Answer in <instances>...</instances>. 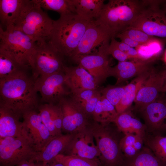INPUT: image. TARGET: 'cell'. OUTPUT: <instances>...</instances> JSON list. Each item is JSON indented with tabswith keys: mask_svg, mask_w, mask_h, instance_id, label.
I'll use <instances>...</instances> for the list:
<instances>
[{
	"mask_svg": "<svg viewBox=\"0 0 166 166\" xmlns=\"http://www.w3.org/2000/svg\"><path fill=\"white\" fill-rule=\"evenodd\" d=\"M35 81L27 70L0 79V106L12 110L22 117L26 112L38 109Z\"/></svg>",
	"mask_w": 166,
	"mask_h": 166,
	"instance_id": "cell-1",
	"label": "cell"
},
{
	"mask_svg": "<svg viewBox=\"0 0 166 166\" xmlns=\"http://www.w3.org/2000/svg\"><path fill=\"white\" fill-rule=\"evenodd\" d=\"M91 22L76 14L61 15L54 21L48 41L64 57L70 58Z\"/></svg>",
	"mask_w": 166,
	"mask_h": 166,
	"instance_id": "cell-2",
	"label": "cell"
},
{
	"mask_svg": "<svg viewBox=\"0 0 166 166\" xmlns=\"http://www.w3.org/2000/svg\"><path fill=\"white\" fill-rule=\"evenodd\" d=\"M142 1L110 0L95 21L105 28L112 38L124 30L136 20L143 8Z\"/></svg>",
	"mask_w": 166,
	"mask_h": 166,
	"instance_id": "cell-3",
	"label": "cell"
},
{
	"mask_svg": "<svg viewBox=\"0 0 166 166\" xmlns=\"http://www.w3.org/2000/svg\"><path fill=\"white\" fill-rule=\"evenodd\" d=\"M54 21L33 0H27L13 26L38 42L49 40Z\"/></svg>",
	"mask_w": 166,
	"mask_h": 166,
	"instance_id": "cell-4",
	"label": "cell"
},
{
	"mask_svg": "<svg viewBox=\"0 0 166 166\" xmlns=\"http://www.w3.org/2000/svg\"><path fill=\"white\" fill-rule=\"evenodd\" d=\"M37 43L13 26L5 30L0 26V49L7 52L22 65L30 67Z\"/></svg>",
	"mask_w": 166,
	"mask_h": 166,
	"instance_id": "cell-5",
	"label": "cell"
},
{
	"mask_svg": "<svg viewBox=\"0 0 166 166\" xmlns=\"http://www.w3.org/2000/svg\"><path fill=\"white\" fill-rule=\"evenodd\" d=\"M38 152L27 133L0 138V166H16L33 161Z\"/></svg>",
	"mask_w": 166,
	"mask_h": 166,
	"instance_id": "cell-6",
	"label": "cell"
},
{
	"mask_svg": "<svg viewBox=\"0 0 166 166\" xmlns=\"http://www.w3.org/2000/svg\"><path fill=\"white\" fill-rule=\"evenodd\" d=\"M163 1L143 0V8L129 26L166 42V14L159 5Z\"/></svg>",
	"mask_w": 166,
	"mask_h": 166,
	"instance_id": "cell-7",
	"label": "cell"
},
{
	"mask_svg": "<svg viewBox=\"0 0 166 166\" xmlns=\"http://www.w3.org/2000/svg\"><path fill=\"white\" fill-rule=\"evenodd\" d=\"M64 58L48 40L37 42L30 63L32 77L35 80L63 71Z\"/></svg>",
	"mask_w": 166,
	"mask_h": 166,
	"instance_id": "cell-8",
	"label": "cell"
},
{
	"mask_svg": "<svg viewBox=\"0 0 166 166\" xmlns=\"http://www.w3.org/2000/svg\"><path fill=\"white\" fill-rule=\"evenodd\" d=\"M104 126H97L90 129L100 153L101 159L106 166L121 164L123 155L113 135Z\"/></svg>",
	"mask_w": 166,
	"mask_h": 166,
	"instance_id": "cell-9",
	"label": "cell"
},
{
	"mask_svg": "<svg viewBox=\"0 0 166 166\" xmlns=\"http://www.w3.org/2000/svg\"><path fill=\"white\" fill-rule=\"evenodd\" d=\"M65 86L63 71L39 77L35 81L36 91L40 93L42 100L47 104H57L61 99L70 94Z\"/></svg>",
	"mask_w": 166,
	"mask_h": 166,
	"instance_id": "cell-10",
	"label": "cell"
},
{
	"mask_svg": "<svg viewBox=\"0 0 166 166\" xmlns=\"http://www.w3.org/2000/svg\"><path fill=\"white\" fill-rule=\"evenodd\" d=\"M108 56L101 45L97 54L81 55L72 60L86 70L98 85L110 76L111 67L109 65Z\"/></svg>",
	"mask_w": 166,
	"mask_h": 166,
	"instance_id": "cell-11",
	"label": "cell"
},
{
	"mask_svg": "<svg viewBox=\"0 0 166 166\" xmlns=\"http://www.w3.org/2000/svg\"><path fill=\"white\" fill-rule=\"evenodd\" d=\"M22 117L29 138L38 152L42 151L54 137L51 136L43 123L39 113L36 110L26 112Z\"/></svg>",
	"mask_w": 166,
	"mask_h": 166,
	"instance_id": "cell-12",
	"label": "cell"
},
{
	"mask_svg": "<svg viewBox=\"0 0 166 166\" xmlns=\"http://www.w3.org/2000/svg\"><path fill=\"white\" fill-rule=\"evenodd\" d=\"M57 104L62 113V129L76 134L86 128L88 115L71 98L63 97Z\"/></svg>",
	"mask_w": 166,
	"mask_h": 166,
	"instance_id": "cell-13",
	"label": "cell"
},
{
	"mask_svg": "<svg viewBox=\"0 0 166 166\" xmlns=\"http://www.w3.org/2000/svg\"><path fill=\"white\" fill-rule=\"evenodd\" d=\"M90 129L86 128L76 133L64 150L66 155L96 161L100 153Z\"/></svg>",
	"mask_w": 166,
	"mask_h": 166,
	"instance_id": "cell-14",
	"label": "cell"
},
{
	"mask_svg": "<svg viewBox=\"0 0 166 166\" xmlns=\"http://www.w3.org/2000/svg\"><path fill=\"white\" fill-rule=\"evenodd\" d=\"M111 38L110 33L103 26L95 21L91 22L70 58L89 54L94 48L109 41Z\"/></svg>",
	"mask_w": 166,
	"mask_h": 166,
	"instance_id": "cell-15",
	"label": "cell"
},
{
	"mask_svg": "<svg viewBox=\"0 0 166 166\" xmlns=\"http://www.w3.org/2000/svg\"><path fill=\"white\" fill-rule=\"evenodd\" d=\"M166 74V70L159 72L151 70L138 92L134 101L137 109L141 110L157 98L164 85Z\"/></svg>",
	"mask_w": 166,
	"mask_h": 166,
	"instance_id": "cell-16",
	"label": "cell"
},
{
	"mask_svg": "<svg viewBox=\"0 0 166 166\" xmlns=\"http://www.w3.org/2000/svg\"><path fill=\"white\" fill-rule=\"evenodd\" d=\"M63 71L65 84L71 94L84 90L97 89L98 85L93 77L81 66L65 65Z\"/></svg>",
	"mask_w": 166,
	"mask_h": 166,
	"instance_id": "cell-17",
	"label": "cell"
},
{
	"mask_svg": "<svg viewBox=\"0 0 166 166\" xmlns=\"http://www.w3.org/2000/svg\"><path fill=\"white\" fill-rule=\"evenodd\" d=\"M153 60L119 61L116 65L111 67L110 76L116 78V84H118L149 70L150 64Z\"/></svg>",
	"mask_w": 166,
	"mask_h": 166,
	"instance_id": "cell-18",
	"label": "cell"
},
{
	"mask_svg": "<svg viewBox=\"0 0 166 166\" xmlns=\"http://www.w3.org/2000/svg\"><path fill=\"white\" fill-rule=\"evenodd\" d=\"M22 117L12 110L0 106V138L17 137L27 133Z\"/></svg>",
	"mask_w": 166,
	"mask_h": 166,
	"instance_id": "cell-19",
	"label": "cell"
},
{
	"mask_svg": "<svg viewBox=\"0 0 166 166\" xmlns=\"http://www.w3.org/2000/svg\"><path fill=\"white\" fill-rule=\"evenodd\" d=\"M140 111L142 112L146 127L152 131L165 129L166 102L157 100L148 104Z\"/></svg>",
	"mask_w": 166,
	"mask_h": 166,
	"instance_id": "cell-20",
	"label": "cell"
},
{
	"mask_svg": "<svg viewBox=\"0 0 166 166\" xmlns=\"http://www.w3.org/2000/svg\"><path fill=\"white\" fill-rule=\"evenodd\" d=\"M75 134H61L54 137L42 151L38 152L33 161L42 162L43 166H45L54 160L57 155L63 152Z\"/></svg>",
	"mask_w": 166,
	"mask_h": 166,
	"instance_id": "cell-21",
	"label": "cell"
},
{
	"mask_svg": "<svg viewBox=\"0 0 166 166\" xmlns=\"http://www.w3.org/2000/svg\"><path fill=\"white\" fill-rule=\"evenodd\" d=\"M151 71L150 69L136 77L125 86L122 98L115 107L118 115L127 110L132 102H134L139 89L149 76Z\"/></svg>",
	"mask_w": 166,
	"mask_h": 166,
	"instance_id": "cell-22",
	"label": "cell"
},
{
	"mask_svg": "<svg viewBox=\"0 0 166 166\" xmlns=\"http://www.w3.org/2000/svg\"><path fill=\"white\" fill-rule=\"evenodd\" d=\"M27 1V0H0V26L3 29L4 27L3 30H5L13 26Z\"/></svg>",
	"mask_w": 166,
	"mask_h": 166,
	"instance_id": "cell-23",
	"label": "cell"
},
{
	"mask_svg": "<svg viewBox=\"0 0 166 166\" xmlns=\"http://www.w3.org/2000/svg\"><path fill=\"white\" fill-rule=\"evenodd\" d=\"M114 123L119 130L124 135L134 134L143 138L145 135V125L128 110L118 115Z\"/></svg>",
	"mask_w": 166,
	"mask_h": 166,
	"instance_id": "cell-24",
	"label": "cell"
},
{
	"mask_svg": "<svg viewBox=\"0 0 166 166\" xmlns=\"http://www.w3.org/2000/svg\"><path fill=\"white\" fill-rule=\"evenodd\" d=\"M76 14L89 21L96 20L100 16L104 5L103 0H72Z\"/></svg>",
	"mask_w": 166,
	"mask_h": 166,
	"instance_id": "cell-25",
	"label": "cell"
},
{
	"mask_svg": "<svg viewBox=\"0 0 166 166\" xmlns=\"http://www.w3.org/2000/svg\"><path fill=\"white\" fill-rule=\"evenodd\" d=\"M71 94L74 102L86 114L92 115L101 95L97 89L84 90Z\"/></svg>",
	"mask_w": 166,
	"mask_h": 166,
	"instance_id": "cell-26",
	"label": "cell"
},
{
	"mask_svg": "<svg viewBox=\"0 0 166 166\" xmlns=\"http://www.w3.org/2000/svg\"><path fill=\"white\" fill-rule=\"evenodd\" d=\"M118 115L115 107L101 95L92 115L94 121L105 126L114 123Z\"/></svg>",
	"mask_w": 166,
	"mask_h": 166,
	"instance_id": "cell-27",
	"label": "cell"
},
{
	"mask_svg": "<svg viewBox=\"0 0 166 166\" xmlns=\"http://www.w3.org/2000/svg\"><path fill=\"white\" fill-rule=\"evenodd\" d=\"M29 68L22 65L7 52L0 49V79L14 76Z\"/></svg>",
	"mask_w": 166,
	"mask_h": 166,
	"instance_id": "cell-28",
	"label": "cell"
},
{
	"mask_svg": "<svg viewBox=\"0 0 166 166\" xmlns=\"http://www.w3.org/2000/svg\"><path fill=\"white\" fill-rule=\"evenodd\" d=\"M42 8L56 11L61 15L76 14L72 0H33Z\"/></svg>",
	"mask_w": 166,
	"mask_h": 166,
	"instance_id": "cell-29",
	"label": "cell"
},
{
	"mask_svg": "<svg viewBox=\"0 0 166 166\" xmlns=\"http://www.w3.org/2000/svg\"><path fill=\"white\" fill-rule=\"evenodd\" d=\"M128 158L127 166H166L147 147H143L136 155Z\"/></svg>",
	"mask_w": 166,
	"mask_h": 166,
	"instance_id": "cell-30",
	"label": "cell"
},
{
	"mask_svg": "<svg viewBox=\"0 0 166 166\" xmlns=\"http://www.w3.org/2000/svg\"><path fill=\"white\" fill-rule=\"evenodd\" d=\"M143 138L134 134L125 135L119 142L120 148L124 155L129 158L140 152L143 147Z\"/></svg>",
	"mask_w": 166,
	"mask_h": 166,
	"instance_id": "cell-31",
	"label": "cell"
},
{
	"mask_svg": "<svg viewBox=\"0 0 166 166\" xmlns=\"http://www.w3.org/2000/svg\"><path fill=\"white\" fill-rule=\"evenodd\" d=\"M165 42L156 38L148 43L140 45L136 49L141 60H155L162 53Z\"/></svg>",
	"mask_w": 166,
	"mask_h": 166,
	"instance_id": "cell-32",
	"label": "cell"
},
{
	"mask_svg": "<svg viewBox=\"0 0 166 166\" xmlns=\"http://www.w3.org/2000/svg\"><path fill=\"white\" fill-rule=\"evenodd\" d=\"M144 142L155 156L166 165V136L160 134L150 137L145 135Z\"/></svg>",
	"mask_w": 166,
	"mask_h": 166,
	"instance_id": "cell-33",
	"label": "cell"
},
{
	"mask_svg": "<svg viewBox=\"0 0 166 166\" xmlns=\"http://www.w3.org/2000/svg\"><path fill=\"white\" fill-rule=\"evenodd\" d=\"M54 160L64 166H97L96 161L62 153L57 155Z\"/></svg>",
	"mask_w": 166,
	"mask_h": 166,
	"instance_id": "cell-34",
	"label": "cell"
},
{
	"mask_svg": "<svg viewBox=\"0 0 166 166\" xmlns=\"http://www.w3.org/2000/svg\"><path fill=\"white\" fill-rule=\"evenodd\" d=\"M125 86H109L101 91L104 96L115 107L119 103L123 96Z\"/></svg>",
	"mask_w": 166,
	"mask_h": 166,
	"instance_id": "cell-35",
	"label": "cell"
},
{
	"mask_svg": "<svg viewBox=\"0 0 166 166\" xmlns=\"http://www.w3.org/2000/svg\"><path fill=\"white\" fill-rule=\"evenodd\" d=\"M38 109L43 123L48 129L51 136L55 137L60 135L57 132L52 120L49 104L45 103L39 105Z\"/></svg>",
	"mask_w": 166,
	"mask_h": 166,
	"instance_id": "cell-36",
	"label": "cell"
},
{
	"mask_svg": "<svg viewBox=\"0 0 166 166\" xmlns=\"http://www.w3.org/2000/svg\"><path fill=\"white\" fill-rule=\"evenodd\" d=\"M121 33L141 45L145 44L156 38L148 35L138 29L131 26L127 27Z\"/></svg>",
	"mask_w": 166,
	"mask_h": 166,
	"instance_id": "cell-37",
	"label": "cell"
},
{
	"mask_svg": "<svg viewBox=\"0 0 166 166\" xmlns=\"http://www.w3.org/2000/svg\"><path fill=\"white\" fill-rule=\"evenodd\" d=\"M48 104L52 120L58 134H61L63 117L61 109L57 104Z\"/></svg>",
	"mask_w": 166,
	"mask_h": 166,
	"instance_id": "cell-38",
	"label": "cell"
},
{
	"mask_svg": "<svg viewBox=\"0 0 166 166\" xmlns=\"http://www.w3.org/2000/svg\"><path fill=\"white\" fill-rule=\"evenodd\" d=\"M107 42L102 45L105 52L107 55H111L113 57L119 61H127L129 59L127 55L122 52L116 46Z\"/></svg>",
	"mask_w": 166,
	"mask_h": 166,
	"instance_id": "cell-39",
	"label": "cell"
},
{
	"mask_svg": "<svg viewBox=\"0 0 166 166\" xmlns=\"http://www.w3.org/2000/svg\"><path fill=\"white\" fill-rule=\"evenodd\" d=\"M120 39L121 42L125 43L132 48H136L140 45L138 42L133 40L128 37L126 36L122 33L117 34L116 37Z\"/></svg>",
	"mask_w": 166,
	"mask_h": 166,
	"instance_id": "cell-40",
	"label": "cell"
},
{
	"mask_svg": "<svg viewBox=\"0 0 166 166\" xmlns=\"http://www.w3.org/2000/svg\"><path fill=\"white\" fill-rule=\"evenodd\" d=\"M110 43L116 46L126 54L131 47L121 41V42L117 41L114 38H111Z\"/></svg>",
	"mask_w": 166,
	"mask_h": 166,
	"instance_id": "cell-41",
	"label": "cell"
},
{
	"mask_svg": "<svg viewBox=\"0 0 166 166\" xmlns=\"http://www.w3.org/2000/svg\"><path fill=\"white\" fill-rule=\"evenodd\" d=\"M35 162L33 160H30L24 162L16 166H35Z\"/></svg>",
	"mask_w": 166,
	"mask_h": 166,
	"instance_id": "cell-42",
	"label": "cell"
},
{
	"mask_svg": "<svg viewBox=\"0 0 166 166\" xmlns=\"http://www.w3.org/2000/svg\"><path fill=\"white\" fill-rule=\"evenodd\" d=\"M45 166H64L62 164L54 160Z\"/></svg>",
	"mask_w": 166,
	"mask_h": 166,
	"instance_id": "cell-43",
	"label": "cell"
},
{
	"mask_svg": "<svg viewBox=\"0 0 166 166\" xmlns=\"http://www.w3.org/2000/svg\"><path fill=\"white\" fill-rule=\"evenodd\" d=\"M161 92H163V93L166 92V76H165L164 84L163 86V87L162 88V89Z\"/></svg>",
	"mask_w": 166,
	"mask_h": 166,
	"instance_id": "cell-44",
	"label": "cell"
},
{
	"mask_svg": "<svg viewBox=\"0 0 166 166\" xmlns=\"http://www.w3.org/2000/svg\"><path fill=\"white\" fill-rule=\"evenodd\" d=\"M35 166H43L42 163L41 162H35Z\"/></svg>",
	"mask_w": 166,
	"mask_h": 166,
	"instance_id": "cell-45",
	"label": "cell"
},
{
	"mask_svg": "<svg viewBox=\"0 0 166 166\" xmlns=\"http://www.w3.org/2000/svg\"><path fill=\"white\" fill-rule=\"evenodd\" d=\"M164 62L166 64V49L165 50L164 54Z\"/></svg>",
	"mask_w": 166,
	"mask_h": 166,
	"instance_id": "cell-46",
	"label": "cell"
},
{
	"mask_svg": "<svg viewBox=\"0 0 166 166\" xmlns=\"http://www.w3.org/2000/svg\"><path fill=\"white\" fill-rule=\"evenodd\" d=\"M165 3L164 5V8L163 10L165 12V14H166V1H165Z\"/></svg>",
	"mask_w": 166,
	"mask_h": 166,
	"instance_id": "cell-47",
	"label": "cell"
},
{
	"mask_svg": "<svg viewBox=\"0 0 166 166\" xmlns=\"http://www.w3.org/2000/svg\"><path fill=\"white\" fill-rule=\"evenodd\" d=\"M164 129L166 130V120L165 121V125H164Z\"/></svg>",
	"mask_w": 166,
	"mask_h": 166,
	"instance_id": "cell-48",
	"label": "cell"
}]
</instances>
